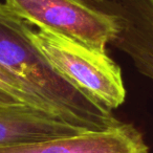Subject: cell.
I'll return each mask as SVG.
<instances>
[{
	"label": "cell",
	"instance_id": "1",
	"mask_svg": "<svg viewBox=\"0 0 153 153\" xmlns=\"http://www.w3.org/2000/svg\"><path fill=\"white\" fill-rule=\"evenodd\" d=\"M34 27L0 3V65L30 84L68 124L100 131L121 124L112 110L97 102L57 71L30 37Z\"/></svg>",
	"mask_w": 153,
	"mask_h": 153
},
{
	"label": "cell",
	"instance_id": "2",
	"mask_svg": "<svg viewBox=\"0 0 153 153\" xmlns=\"http://www.w3.org/2000/svg\"><path fill=\"white\" fill-rule=\"evenodd\" d=\"M30 37L53 68L90 98L110 110L125 102L121 68L106 53L35 26Z\"/></svg>",
	"mask_w": 153,
	"mask_h": 153
},
{
	"label": "cell",
	"instance_id": "3",
	"mask_svg": "<svg viewBox=\"0 0 153 153\" xmlns=\"http://www.w3.org/2000/svg\"><path fill=\"white\" fill-rule=\"evenodd\" d=\"M17 15L35 27L105 53L117 32L115 16L103 0H4Z\"/></svg>",
	"mask_w": 153,
	"mask_h": 153
},
{
	"label": "cell",
	"instance_id": "4",
	"mask_svg": "<svg viewBox=\"0 0 153 153\" xmlns=\"http://www.w3.org/2000/svg\"><path fill=\"white\" fill-rule=\"evenodd\" d=\"M142 133L121 123L100 131H84L28 144L0 147V153H148Z\"/></svg>",
	"mask_w": 153,
	"mask_h": 153
},
{
	"label": "cell",
	"instance_id": "5",
	"mask_svg": "<svg viewBox=\"0 0 153 153\" xmlns=\"http://www.w3.org/2000/svg\"><path fill=\"white\" fill-rule=\"evenodd\" d=\"M103 4L115 16L119 26L111 44L153 80V0H103Z\"/></svg>",
	"mask_w": 153,
	"mask_h": 153
},
{
	"label": "cell",
	"instance_id": "6",
	"mask_svg": "<svg viewBox=\"0 0 153 153\" xmlns=\"http://www.w3.org/2000/svg\"><path fill=\"white\" fill-rule=\"evenodd\" d=\"M84 131L40 108L27 105L0 106V147L41 142Z\"/></svg>",
	"mask_w": 153,
	"mask_h": 153
},
{
	"label": "cell",
	"instance_id": "7",
	"mask_svg": "<svg viewBox=\"0 0 153 153\" xmlns=\"http://www.w3.org/2000/svg\"><path fill=\"white\" fill-rule=\"evenodd\" d=\"M0 105H4V106L27 105V106H32L35 108L43 109L47 112H51L53 114H56L57 117H61L58 113L57 109L51 103L39 98V97L32 96V94H28L19 89H16V88L7 85L1 79H0Z\"/></svg>",
	"mask_w": 153,
	"mask_h": 153
},
{
	"label": "cell",
	"instance_id": "8",
	"mask_svg": "<svg viewBox=\"0 0 153 153\" xmlns=\"http://www.w3.org/2000/svg\"><path fill=\"white\" fill-rule=\"evenodd\" d=\"M0 79L2 80L3 82H5L7 85L12 86V87L16 88V89H19V90H21V91L26 92V94H28L39 97V98L45 100V99L43 98V97L41 96V94H39L35 88H33L30 84H27L25 81H23L22 79H20L19 76H17L16 74H14L13 72L10 71L7 68L3 67L2 65H0ZM47 102H48V101H47Z\"/></svg>",
	"mask_w": 153,
	"mask_h": 153
}]
</instances>
